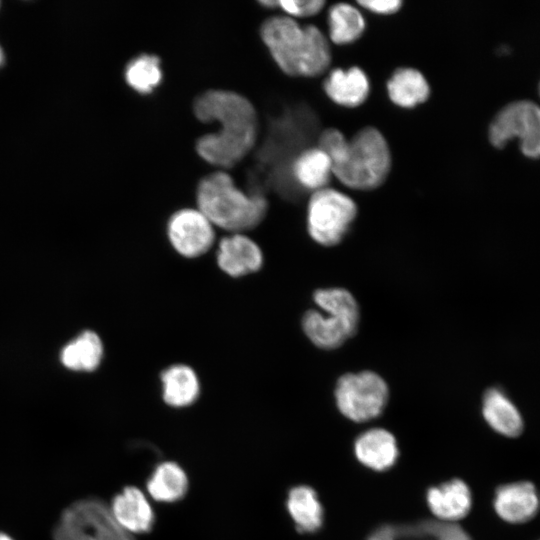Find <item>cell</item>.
<instances>
[{"label":"cell","instance_id":"cell-27","mask_svg":"<svg viewBox=\"0 0 540 540\" xmlns=\"http://www.w3.org/2000/svg\"><path fill=\"white\" fill-rule=\"evenodd\" d=\"M424 526L435 540H472L460 526L454 523L429 522Z\"/></svg>","mask_w":540,"mask_h":540},{"label":"cell","instance_id":"cell-24","mask_svg":"<svg viewBox=\"0 0 540 540\" xmlns=\"http://www.w3.org/2000/svg\"><path fill=\"white\" fill-rule=\"evenodd\" d=\"M328 25L331 41L339 45L356 41L365 30L361 12L348 3H337L330 7Z\"/></svg>","mask_w":540,"mask_h":540},{"label":"cell","instance_id":"cell-10","mask_svg":"<svg viewBox=\"0 0 540 540\" xmlns=\"http://www.w3.org/2000/svg\"><path fill=\"white\" fill-rule=\"evenodd\" d=\"M167 236L173 249L186 258L202 256L215 242L214 225L198 208L174 212L167 223Z\"/></svg>","mask_w":540,"mask_h":540},{"label":"cell","instance_id":"cell-31","mask_svg":"<svg viewBox=\"0 0 540 540\" xmlns=\"http://www.w3.org/2000/svg\"><path fill=\"white\" fill-rule=\"evenodd\" d=\"M3 62H4V53L0 47V66L3 64Z\"/></svg>","mask_w":540,"mask_h":540},{"label":"cell","instance_id":"cell-18","mask_svg":"<svg viewBox=\"0 0 540 540\" xmlns=\"http://www.w3.org/2000/svg\"><path fill=\"white\" fill-rule=\"evenodd\" d=\"M358 460L378 471L390 468L398 457L393 435L384 429H371L361 434L355 442Z\"/></svg>","mask_w":540,"mask_h":540},{"label":"cell","instance_id":"cell-7","mask_svg":"<svg viewBox=\"0 0 540 540\" xmlns=\"http://www.w3.org/2000/svg\"><path fill=\"white\" fill-rule=\"evenodd\" d=\"M357 215V206L348 195L323 188L313 192L307 206V230L310 237L326 247L339 244Z\"/></svg>","mask_w":540,"mask_h":540},{"label":"cell","instance_id":"cell-14","mask_svg":"<svg viewBox=\"0 0 540 540\" xmlns=\"http://www.w3.org/2000/svg\"><path fill=\"white\" fill-rule=\"evenodd\" d=\"M370 85L365 72L359 67L347 70L334 69L324 82L326 95L336 104L344 107H357L365 102Z\"/></svg>","mask_w":540,"mask_h":540},{"label":"cell","instance_id":"cell-17","mask_svg":"<svg viewBox=\"0 0 540 540\" xmlns=\"http://www.w3.org/2000/svg\"><path fill=\"white\" fill-rule=\"evenodd\" d=\"M482 414L486 422L502 435L516 437L523 430V420L519 410L500 388L493 387L485 392Z\"/></svg>","mask_w":540,"mask_h":540},{"label":"cell","instance_id":"cell-1","mask_svg":"<svg viewBox=\"0 0 540 540\" xmlns=\"http://www.w3.org/2000/svg\"><path fill=\"white\" fill-rule=\"evenodd\" d=\"M193 109L200 121L219 124L218 131L196 142L198 154L207 162L231 167L254 146L257 114L246 97L229 90H208L196 98Z\"/></svg>","mask_w":540,"mask_h":540},{"label":"cell","instance_id":"cell-11","mask_svg":"<svg viewBox=\"0 0 540 540\" xmlns=\"http://www.w3.org/2000/svg\"><path fill=\"white\" fill-rule=\"evenodd\" d=\"M216 261L219 268L231 277L257 272L263 265L259 245L243 233H231L218 243Z\"/></svg>","mask_w":540,"mask_h":540},{"label":"cell","instance_id":"cell-26","mask_svg":"<svg viewBox=\"0 0 540 540\" xmlns=\"http://www.w3.org/2000/svg\"><path fill=\"white\" fill-rule=\"evenodd\" d=\"M324 5L323 0H277V7L291 18L314 16L323 9Z\"/></svg>","mask_w":540,"mask_h":540},{"label":"cell","instance_id":"cell-4","mask_svg":"<svg viewBox=\"0 0 540 540\" xmlns=\"http://www.w3.org/2000/svg\"><path fill=\"white\" fill-rule=\"evenodd\" d=\"M313 300L320 310H308L302 328L316 347L333 350L355 335L360 322V309L355 297L339 287L321 288Z\"/></svg>","mask_w":540,"mask_h":540},{"label":"cell","instance_id":"cell-30","mask_svg":"<svg viewBox=\"0 0 540 540\" xmlns=\"http://www.w3.org/2000/svg\"><path fill=\"white\" fill-rule=\"evenodd\" d=\"M0 540H14V539L10 537L9 535L0 532Z\"/></svg>","mask_w":540,"mask_h":540},{"label":"cell","instance_id":"cell-12","mask_svg":"<svg viewBox=\"0 0 540 540\" xmlns=\"http://www.w3.org/2000/svg\"><path fill=\"white\" fill-rule=\"evenodd\" d=\"M110 510L117 523L131 535L146 533L153 528V508L145 494L137 487H125L116 494Z\"/></svg>","mask_w":540,"mask_h":540},{"label":"cell","instance_id":"cell-8","mask_svg":"<svg viewBox=\"0 0 540 540\" xmlns=\"http://www.w3.org/2000/svg\"><path fill=\"white\" fill-rule=\"evenodd\" d=\"M388 396L387 383L373 371L346 373L336 383L337 407L345 417L355 422H364L379 416Z\"/></svg>","mask_w":540,"mask_h":540},{"label":"cell","instance_id":"cell-5","mask_svg":"<svg viewBox=\"0 0 540 540\" xmlns=\"http://www.w3.org/2000/svg\"><path fill=\"white\" fill-rule=\"evenodd\" d=\"M391 168V154L382 133L374 127L358 131L343 155L332 164L333 175L355 190H371L380 186Z\"/></svg>","mask_w":540,"mask_h":540},{"label":"cell","instance_id":"cell-29","mask_svg":"<svg viewBox=\"0 0 540 540\" xmlns=\"http://www.w3.org/2000/svg\"><path fill=\"white\" fill-rule=\"evenodd\" d=\"M396 533L392 527H383L375 531L368 540H394Z\"/></svg>","mask_w":540,"mask_h":540},{"label":"cell","instance_id":"cell-25","mask_svg":"<svg viewBox=\"0 0 540 540\" xmlns=\"http://www.w3.org/2000/svg\"><path fill=\"white\" fill-rule=\"evenodd\" d=\"M127 84L141 94L151 93L161 82L160 59L152 54H140L126 65Z\"/></svg>","mask_w":540,"mask_h":540},{"label":"cell","instance_id":"cell-21","mask_svg":"<svg viewBox=\"0 0 540 540\" xmlns=\"http://www.w3.org/2000/svg\"><path fill=\"white\" fill-rule=\"evenodd\" d=\"M104 354L103 343L93 331L86 330L79 334L62 349V364L74 371L90 372L98 368Z\"/></svg>","mask_w":540,"mask_h":540},{"label":"cell","instance_id":"cell-23","mask_svg":"<svg viewBox=\"0 0 540 540\" xmlns=\"http://www.w3.org/2000/svg\"><path fill=\"white\" fill-rule=\"evenodd\" d=\"M287 509L296 528L301 532H314L322 524L323 511L315 491L297 486L289 491Z\"/></svg>","mask_w":540,"mask_h":540},{"label":"cell","instance_id":"cell-22","mask_svg":"<svg viewBox=\"0 0 540 540\" xmlns=\"http://www.w3.org/2000/svg\"><path fill=\"white\" fill-rule=\"evenodd\" d=\"M296 181L313 192L326 188L333 175L329 157L318 147L302 151L292 163Z\"/></svg>","mask_w":540,"mask_h":540},{"label":"cell","instance_id":"cell-19","mask_svg":"<svg viewBox=\"0 0 540 540\" xmlns=\"http://www.w3.org/2000/svg\"><path fill=\"white\" fill-rule=\"evenodd\" d=\"M387 92L397 106L413 108L428 99L430 88L420 71L404 67L394 71L387 82Z\"/></svg>","mask_w":540,"mask_h":540},{"label":"cell","instance_id":"cell-13","mask_svg":"<svg viewBox=\"0 0 540 540\" xmlns=\"http://www.w3.org/2000/svg\"><path fill=\"white\" fill-rule=\"evenodd\" d=\"M539 498L528 481L503 485L496 490L494 508L505 521L513 524L530 521L537 514Z\"/></svg>","mask_w":540,"mask_h":540},{"label":"cell","instance_id":"cell-3","mask_svg":"<svg viewBox=\"0 0 540 540\" xmlns=\"http://www.w3.org/2000/svg\"><path fill=\"white\" fill-rule=\"evenodd\" d=\"M196 200L198 209L214 227L231 233H242L256 227L268 207L263 195L247 194L223 171L213 172L201 179Z\"/></svg>","mask_w":540,"mask_h":540},{"label":"cell","instance_id":"cell-20","mask_svg":"<svg viewBox=\"0 0 540 540\" xmlns=\"http://www.w3.org/2000/svg\"><path fill=\"white\" fill-rule=\"evenodd\" d=\"M188 490V477L177 463L165 461L158 464L147 480V491L156 501L174 503Z\"/></svg>","mask_w":540,"mask_h":540},{"label":"cell","instance_id":"cell-2","mask_svg":"<svg viewBox=\"0 0 540 540\" xmlns=\"http://www.w3.org/2000/svg\"><path fill=\"white\" fill-rule=\"evenodd\" d=\"M260 35L279 68L290 76L314 77L331 62L330 45L314 25L301 26L286 15L266 19Z\"/></svg>","mask_w":540,"mask_h":540},{"label":"cell","instance_id":"cell-15","mask_svg":"<svg viewBox=\"0 0 540 540\" xmlns=\"http://www.w3.org/2000/svg\"><path fill=\"white\" fill-rule=\"evenodd\" d=\"M427 503L435 516L444 521H456L465 517L472 505L468 486L455 479L427 492Z\"/></svg>","mask_w":540,"mask_h":540},{"label":"cell","instance_id":"cell-6","mask_svg":"<svg viewBox=\"0 0 540 540\" xmlns=\"http://www.w3.org/2000/svg\"><path fill=\"white\" fill-rule=\"evenodd\" d=\"M54 540H135L113 517L110 507L98 499H82L64 510Z\"/></svg>","mask_w":540,"mask_h":540},{"label":"cell","instance_id":"cell-16","mask_svg":"<svg viewBox=\"0 0 540 540\" xmlns=\"http://www.w3.org/2000/svg\"><path fill=\"white\" fill-rule=\"evenodd\" d=\"M162 397L164 402L174 408L192 405L200 395V381L188 365L174 364L161 373Z\"/></svg>","mask_w":540,"mask_h":540},{"label":"cell","instance_id":"cell-32","mask_svg":"<svg viewBox=\"0 0 540 540\" xmlns=\"http://www.w3.org/2000/svg\"><path fill=\"white\" fill-rule=\"evenodd\" d=\"M538 91H539V95H540V82H539V86H538Z\"/></svg>","mask_w":540,"mask_h":540},{"label":"cell","instance_id":"cell-9","mask_svg":"<svg viewBox=\"0 0 540 540\" xmlns=\"http://www.w3.org/2000/svg\"><path fill=\"white\" fill-rule=\"evenodd\" d=\"M489 140L502 148L512 137L520 139V148L528 157L540 156V105L532 100L519 99L503 106L492 119Z\"/></svg>","mask_w":540,"mask_h":540},{"label":"cell","instance_id":"cell-28","mask_svg":"<svg viewBox=\"0 0 540 540\" xmlns=\"http://www.w3.org/2000/svg\"><path fill=\"white\" fill-rule=\"evenodd\" d=\"M358 4L372 13L390 15L401 8L402 2L399 0H360Z\"/></svg>","mask_w":540,"mask_h":540}]
</instances>
